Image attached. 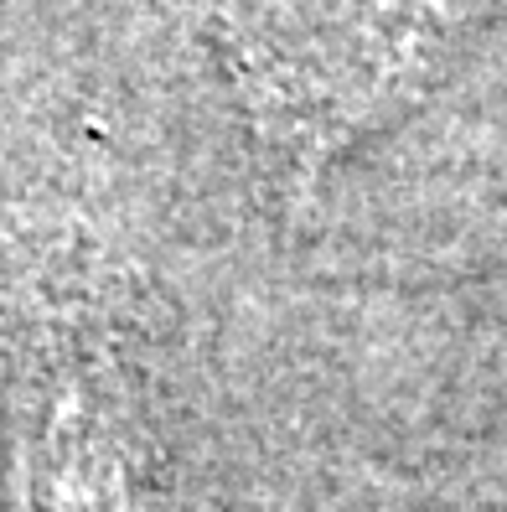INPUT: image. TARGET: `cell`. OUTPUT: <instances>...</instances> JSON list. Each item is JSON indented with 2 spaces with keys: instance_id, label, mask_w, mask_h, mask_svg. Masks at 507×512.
Wrapping results in <instances>:
<instances>
[{
  "instance_id": "obj_1",
  "label": "cell",
  "mask_w": 507,
  "mask_h": 512,
  "mask_svg": "<svg viewBox=\"0 0 507 512\" xmlns=\"http://www.w3.org/2000/svg\"><path fill=\"white\" fill-rule=\"evenodd\" d=\"M11 512H140L135 456L94 378H63L11 440Z\"/></svg>"
}]
</instances>
